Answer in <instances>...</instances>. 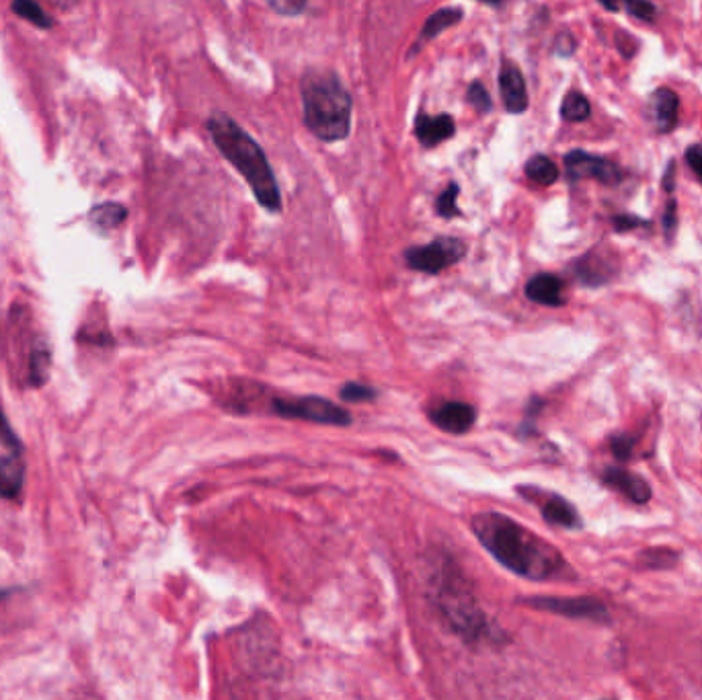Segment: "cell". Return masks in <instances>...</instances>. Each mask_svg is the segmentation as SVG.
Instances as JSON below:
<instances>
[{"label": "cell", "instance_id": "obj_16", "mask_svg": "<svg viewBox=\"0 0 702 700\" xmlns=\"http://www.w3.org/2000/svg\"><path fill=\"white\" fill-rule=\"evenodd\" d=\"M542 516L546 522H551V524L561 526V528H579L581 526V518H579L577 510L563 497L551 495L549 499H546L542 503Z\"/></svg>", "mask_w": 702, "mask_h": 700}, {"label": "cell", "instance_id": "obj_20", "mask_svg": "<svg viewBox=\"0 0 702 700\" xmlns=\"http://www.w3.org/2000/svg\"><path fill=\"white\" fill-rule=\"evenodd\" d=\"M526 175L530 181L549 187L559 179V169L551 159H546V157H542V154H538V157H532L526 163Z\"/></svg>", "mask_w": 702, "mask_h": 700}, {"label": "cell", "instance_id": "obj_26", "mask_svg": "<svg viewBox=\"0 0 702 700\" xmlns=\"http://www.w3.org/2000/svg\"><path fill=\"white\" fill-rule=\"evenodd\" d=\"M308 0H267V5L284 17H296L306 9Z\"/></svg>", "mask_w": 702, "mask_h": 700}, {"label": "cell", "instance_id": "obj_3", "mask_svg": "<svg viewBox=\"0 0 702 700\" xmlns=\"http://www.w3.org/2000/svg\"><path fill=\"white\" fill-rule=\"evenodd\" d=\"M304 124L317 138L337 142L351 128V97L331 72L310 70L300 83Z\"/></svg>", "mask_w": 702, "mask_h": 700}, {"label": "cell", "instance_id": "obj_32", "mask_svg": "<svg viewBox=\"0 0 702 700\" xmlns=\"http://www.w3.org/2000/svg\"><path fill=\"white\" fill-rule=\"evenodd\" d=\"M645 557L653 567H670L678 559L676 551H651Z\"/></svg>", "mask_w": 702, "mask_h": 700}, {"label": "cell", "instance_id": "obj_13", "mask_svg": "<svg viewBox=\"0 0 702 700\" xmlns=\"http://www.w3.org/2000/svg\"><path fill=\"white\" fill-rule=\"evenodd\" d=\"M604 483L620 491L624 497H629L635 503H647L651 499L649 483L643 477L633 475L624 469H606Z\"/></svg>", "mask_w": 702, "mask_h": 700}, {"label": "cell", "instance_id": "obj_30", "mask_svg": "<svg viewBox=\"0 0 702 700\" xmlns=\"http://www.w3.org/2000/svg\"><path fill=\"white\" fill-rule=\"evenodd\" d=\"M624 5H627L631 15L643 21H651L655 17V7L649 3V0H624Z\"/></svg>", "mask_w": 702, "mask_h": 700}, {"label": "cell", "instance_id": "obj_14", "mask_svg": "<svg viewBox=\"0 0 702 700\" xmlns=\"http://www.w3.org/2000/svg\"><path fill=\"white\" fill-rule=\"evenodd\" d=\"M526 296L544 306H561L565 302L563 280L553 274H538L526 284Z\"/></svg>", "mask_w": 702, "mask_h": 700}, {"label": "cell", "instance_id": "obj_2", "mask_svg": "<svg viewBox=\"0 0 702 700\" xmlns=\"http://www.w3.org/2000/svg\"><path fill=\"white\" fill-rule=\"evenodd\" d=\"M208 128L224 159L245 177L253 189L257 202L269 212H280L282 193L261 146L224 113H216L208 122Z\"/></svg>", "mask_w": 702, "mask_h": 700}, {"label": "cell", "instance_id": "obj_34", "mask_svg": "<svg viewBox=\"0 0 702 700\" xmlns=\"http://www.w3.org/2000/svg\"><path fill=\"white\" fill-rule=\"evenodd\" d=\"M46 3H50L54 9H60V11H68L76 5V0H46Z\"/></svg>", "mask_w": 702, "mask_h": 700}, {"label": "cell", "instance_id": "obj_12", "mask_svg": "<svg viewBox=\"0 0 702 700\" xmlns=\"http://www.w3.org/2000/svg\"><path fill=\"white\" fill-rule=\"evenodd\" d=\"M651 109H653V122L659 134H668L678 126V115H680V99L672 89H657L651 97Z\"/></svg>", "mask_w": 702, "mask_h": 700}, {"label": "cell", "instance_id": "obj_9", "mask_svg": "<svg viewBox=\"0 0 702 700\" xmlns=\"http://www.w3.org/2000/svg\"><path fill=\"white\" fill-rule=\"evenodd\" d=\"M475 409L466 403L460 401H450V403H442L438 407H434L429 411V419H432L434 425H438L440 430L448 432V434H466L471 430L475 423Z\"/></svg>", "mask_w": 702, "mask_h": 700}, {"label": "cell", "instance_id": "obj_19", "mask_svg": "<svg viewBox=\"0 0 702 700\" xmlns=\"http://www.w3.org/2000/svg\"><path fill=\"white\" fill-rule=\"evenodd\" d=\"M50 349L44 345V341H37L31 347V356H29V378L33 386H42L48 380V372H50Z\"/></svg>", "mask_w": 702, "mask_h": 700}, {"label": "cell", "instance_id": "obj_29", "mask_svg": "<svg viewBox=\"0 0 702 700\" xmlns=\"http://www.w3.org/2000/svg\"><path fill=\"white\" fill-rule=\"evenodd\" d=\"M633 446H635V440L629 436H614L610 440V448L618 460H629L633 454Z\"/></svg>", "mask_w": 702, "mask_h": 700}, {"label": "cell", "instance_id": "obj_21", "mask_svg": "<svg viewBox=\"0 0 702 700\" xmlns=\"http://www.w3.org/2000/svg\"><path fill=\"white\" fill-rule=\"evenodd\" d=\"M561 115L567 122H585L592 115V105L585 99V95L571 91L561 105Z\"/></svg>", "mask_w": 702, "mask_h": 700}, {"label": "cell", "instance_id": "obj_10", "mask_svg": "<svg viewBox=\"0 0 702 700\" xmlns=\"http://www.w3.org/2000/svg\"><path fill=\"white\" fill-rule=\"evenodd\" d=\"M503 105L510 113H524L528 109V89L520 68L512 62H503L499 72Z\"/></svg>", "mask_w": 702, "mask_h": 700}, {"label": "cell", "instance_id": "obj_8", "mask_svg": "<svg viewBox=\"0 0 702 700\" xmlns=\"http://www.w3.org/2000/svg\"><path fill=\"white\" fill-rule=\"evenodd\" d=\"M565 171L571 181L594 179L602 185H616L620 181V171L606 159L594 157L583 150H573L565 157Z\"/></svg>", "mask_w": 702, "mask_h": 700}, {"label": "cell", "instance_id": "obj_18", "mask_svg": "<svg viewBox=\"0 0 702 700\" xmlns=\"http://www.w3.org/2000/svg\"><path fill=\"white\" fill-rule=\"evenodd\" d=\"M577 278L583 282V284H588V286H600L604 282H608V274H610V267L606 261H602L600 257L596 255H588V257H583L577 265Z\"/></svg>", "mask_w": 702, "mask_h": 700}, {"label": "cell", "instance_id": "obj_1", "mask_svg": "<svg viewBox=\"0 0 702 700\" xmlns=\"http://www.w3.org/2000/svg\"><path fill=\"white\" fill-rule=\"evenodd\" d=\"M473 530L483 547L510 571L528 579H546L563 567L559 551L501 514H479Z\"/></svg>", "mask_w": 702, "mask_h": 700}, {"label": "cell", "instance_id": "obj_24", "mask_svg": "<svg viewBox=\"0 0 702 700\" xmlns=\"http://www.w3.org/2000/svg\"><path fill=\"white\" fill-rule=\"evenodd\" d=\"M341 399H343L345 403H364V401L376 399V391H374L372 386L351 382V384H345V386L341 388Z\"/></svg>", "mask_w": 702, "mask_h": 700}, {"label": "cell", "instance_id": "obj_25", "mask_svg": "<svg viewBox=\"0 0 702 700\" xmlns=\"http://www.w3.org/2000/svg\"><path fill=\"white\" fill-rule=\"evenodd\" d=\"M458 193H460V187L456 183H450L444 191H442V196L438 198V214L444 216V218H454L460 214L458 206H456V200H458Z\"/></svg>", "mask_w": 702, "mask_h": 700}, {"label": "cell", "instance_id": "obj_15", "mask_svg": "<svg viewBox=\"0 0 702 700\" xmlns=\"http://www.w3.org/2000/svg\"><path fill=\"white\" fill-rule=\"evenodd\" d=\"M25 481V466L17 454L0 456V497L15 499Z\"/></svg>", "mask_w": 702, "mask_h": 700}, {"label": "cell", "instance_id": "obj_11", "mask_svg": "<svg viewBox=\"0 0 702 700\" xmlns=\"http://www.w3.org/2000/svg\"><path fill=\"white\" fill-rule=\"evenodd\" d=\"M454 132H456V124L446 113L436 115V118L421 113V115H417V120H415V136L425 148L442 144L444 140L452 138Z\"/></svg>", "mask_w": 702, "mask_h": 700}, {"label": "cell", "instance_id": "obj_22", "mask_svg": "<svg viewBox=\"0 0 702 700\" xmlns=\"http://www.w3.org/2000/svg\"><path fill=\"white\" fill-rule=\"evenodd\" d=\"M126 216H128L126 208L120 206V204H113V202L101 204V206H97V208L91 210V220H93L99 228H103V230L117 228V226H120V224L126 220Z\"/></svg>", "mask_w": 702, "mask_h": 700}, {"label": "cell", "instance_id": "obj_23", "mask_svg": "<svg viewBox=\"0 0 702 700\" xmlns=\"http://www.w3.org/2000/svg\"><path fill=\"white\" fill-rule=\"evenodd\" d=\"M13 11L37 27L42 29L52 27V19L42 9V5L35 3V0H13Z\"/></svg>", "mask_w": 702, "mask_h": 700}, {"label": "cell", "instance_id": "obj_36", "mask_svg": "<svg viewBox=\"0 0 702 700\" xmlns=\"http://www.w3.org/2000/svg\"><path fill=\"white\" fill-rule=\"evenodd\" d=\"M483 3H487V5H499L501 0H483Z\"/></svg>", "mask_w": 702, "mask_h": 700}, {"label": "cell", "instance_id": "obj_28", "mask_svg": "<svg viewBox=\"0 0 702 700\" xmlns=\"http://www.w3.org/2000/svg\"><path fill=\"white\" fill-rule=\"evenodd\" d=\"M0 442H3L7 448H11L13 452H21V442L11 427L9 419L5 417L3 409H0Z\"/></svg>", "mask_w": 702, "mask_h": 700}, {"label": "cell", "instance_id": "obj_27", "mask_svg": "<svg viewBox=\"0 0 702 700\" xmlns=\"http://www.w3.org/2000/svg\"><path fill=\"white\" fill-rule=\"evenodd\" d=\"M468 101L473 103L479 113H487L491 109V97L481 83H473L471 89H468Z\"/></svg>", "mask_w": 702, "mask_h": 700}, {"label": "cell", "instance_id": "obj_17", "mask_svg": "<svg viewBox=\"0 0 702 700\" xmlns=\"http://www.w3.org/2000/svg\"><path fill=\"white\" fill-rule=\"evenodd\" d=\"M462 19V11L460 9H442L438 13H434L432 17H429L423 25V31H421V37H419V42H417V48L429 40H434L436 35H440L444 29L460 23Z\"/></svg>", "mask_w": 702, "mask_h": 700}, {"label": "cell", "instance_id": "obj_5", "mask_svg": "<svg viewBox=\"0 0 702 700\" xmlns=\"http://www.w3.org/2000/svg\"><path fill=\"white\" fill-rule=\"evenodd\" d=\"M273 411L288 419H304V421H315L323 425L345 427L351 423L349 411L321 397L273 399Z\"/></svg>", "mask_w": 702, "mask_h": 700}, {"label": "cell", "instance_id": "obj_37", "mask_svg": "<svg viewBox=\"0 0 702 700\" xmlns=\"http://www.w3.org/2000/svg\"><path fill=\"white\" fill-rule=\"evenodd\" d=\"M9 594H11V592H0V600H3L5 596H9Z\"/></svg>", "mask_w": 702, "mask_h": 700}, {"label": "cell", "instance_id": "obj_33", "mask_svg": "<svg viewBox=\"0 0 702 700\" xmlns=\"http://www.w3.org/2000/svg\"><path fill=\"white\" fill-rule=\"evenodd\" d=\"M614 226L618 232H627L635 226H641V220L635 216H618V218H614Z\"/></svg>", "mask_w": 702, "mask_h": 700}, {"label": "cell", "instance_id": "obj_31", "mask_svg": "<svg viewBox=\"0 0 702 700\" xmlns=\"http://www.w3.org/2000/svg\"><path fill=\"white\" fill-rule=\"evenodd\" d=\"M686 163L690 165L692 173L698 177L702 185V144H694L686 150Z\"/></svg>", "mask_w": 702, "mask_h": 700}, {"label": "cell", "instance_id": "obj_4", "mask_svg": "<svg viewBox=\"0 0 702 700\" xmlns=\"http://www.w3.org/2000/svg\"><path fill=\"white\" fill-rule=\"evenodd\" d=\"M438 604L442 612L452 622V627L468 639H479L487 633L485 616L477 608L473 596L462 586L460 579L452 571H446L444 581L440 583Z\"/></svg>", "mask_w": 702, "mask_h": 700}, {"label": "cell", "instance_id": "obj_35", "mask_svg": "<svg viewBox=\"0 0 702 700\" xmlns=\"http://www.w3.org/2000/svg\"><path fill=\"white\" fill-rule=\"evenodd\" d=\"M600 5L608 11H618V0H600Z\"/></svg>", "mask_w": 702, "mask_h": 700}, {"label": "cell", "instance_id": "obj_6", "mask_svg": "<svg viewBox=\"0 0 702 700\" xmlns=\"http://www.w3.org/2000/svg\"><path fill=\"white\" fill-rule=\"evenodd\" d=\"M466 253V247L458 239H438L423 247H413L405 253L411 269L423 274H440L446 267L458 263Z\"/></svg>", "mask_w": 702, "mask_h": 700}, {"label": "cell", "instance_id": "obj_7", "mask_svg": "<svg viewBox=\"0 0 702 700\" xmlns=\"http://www.w3.org/2000/svg\"><path fill=\"white\" fill-rule=\"evenodd\" d=\"M526 604L536 610L561 614L577 620H592V622H608L610 614L604 604L594 598H555V596H536L528 598Z\"/></svg>", "mask_w": 702, "mask_h": 700}]
</instances>
